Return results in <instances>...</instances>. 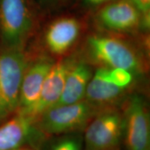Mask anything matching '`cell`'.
<instances>
[{"instance_id":"d6986e66","label":"cell","mask_w":150,"mask_h":150,"mask_svg":"<svg viewBox=\"0 0 150 150\" xmlns=\"http://www.w3.org/2000/svg\"><path fill=\"white\" fill-rule=\"evenodd\" d=\"M24 150H32V149H24Z\"/></svg>"},{"instance_id":"ac0fdd59","label":"cell","mask_w":150,"mask_h":150,"mask_svg":"<svg viewBox=\"0 0 150 150\" xmlns=\"http://www.w3.org/2000/svg\"><path fill=\"white\" fill-rule=\"evenodd\" d=\"M144 16H150V0H129Z\"/></svg>"},{"instance_id":"8992f818","label":"cell","mask_w":150,"mask_h":150,"mask_svg":"<svg viewBox=\"0 0 150 150\" xmlns=\"http://www.w3.org/2000/svg\"><path fill=\"white\" fill-rule=\"evenodd\" d=\"M101 109L85 99L74 104L54 106L36 118L35 125L46 136L83 132Z\"/></svg>"},{"instance_id":"8fae6325","label":"cell","mask_w":150,"mask_h":150,"mask_svg":"<svg viewBox=\"0 0 150 150\" xmlns=\"http://www.w3.org/2000/svg\"><path fill=\"white\" fill-rule=\"evenodd\" d=\"M76 58V51L71 55L55 62L46 76L38 99L29 114L30 117L35 120L40 114L57 103L63 92L67 74Z\"/></svg>"},{"instance_id":"30bf717a","label":"cell","mask_w":150,"mask_h":150,"mask_svg":"<svg viewBox=\"0 0 150 150\" xmlns=\"http://www.w3.org/2000/svg\"><path fill=\"white\" fill-rule=\"evenodd\" d=\"M29 54L31 59L22 79L16 112L27 116L36 104L46 76L56 61L45 54Z\"/></svg>"},{"instance_id":"7a4b0ae2","label":"cell","mask_w":150,"mask_h":150,"mask_svg":"<svg viewBox=\"0 0 150 150\" xmlns=\"http://www.w3.org/2000/svg\"><path fill=\"white\" fill-rule=\"evenodd\" d=\"M89 28L87 16L70 9L48 15L26 49L57 61L76 51Z\"/></svg>"},{"instance_id":"4fadbf2b","label":"cell","mask_w":150,"mask_h":150,"mask_svg":"<svg viewBox=\"0 0 150 150\" xmlns=\"http://www.w3.org/2000/svg\"><path fill=\"white\" fill-rule=\"evenodd\" d=\"M95 69L77 54L76 61L67 74L61 97L54 106L74 104L85 99L86 88Z\"/></svg>"},{"instance_id":"3957f363","label":"cell","mask_w":150,"mask_h":150,"mask_svg":"<svg viewBox=\"0 0 150 150\" xmlns=\"http://www.w3.org/2000/svg\"><path fill=\"white\" fill-rule=\"evenodd\" d=\"M44 18L35 0H0V48L25 50Z\"/></svg>"},{"instance_id":"6da1fadb","label":"cell","mask_w":150,"mask_h":150,"mask_svg":"<svg viewBox=\"0 0 150 150\" xmlns=\"http://www.w3.org/2000/svg\"><path fill=\"white\" fill-rule=\"evenodd\" d=\"M76 52L94 68L129 71L140 89L149 74V33L128 36L89 28Z\"/></svg>"},{"instance_id":"52a82bcc","label":"cell","mask_w":150,"mask_h":150,"mask_svg":"<svg viewBox=\"0 0 150 150\" xmlns=\"http://www.w3.org/2000/svg\"><path fill=\"white\" fill-rule=\"evenodd\" d=\"M120 108L124 119L123 142L127 150H150V113L145 93L133 90Z\"/></svg>"},{"instance_id":"5bb4252c","label":"cell","mask_w":150,"mask_h":150,"mask_svg":"<svg viewBox=\"0 0 150 150\" xmlns=\"http://www.w3.org/2000/svg\"><path fill=\"white\" fill-rule=\"evenodd\" d=\"M38 150H83V132L47 136Z\"/></svg>"},{"instance_id":"277c9868","label":"cell","mask_w":150,"mask_h":150,"mask_svg":"<svg viewBox=\"0 0 150 150\" xmlns=\"http://www.w3.org/2000/svg\"><path fill=\"white\" fill-rule=\"evenodd\" d=\"M90 29L138 36L149 33L150 16H144L129 0H111L88 16Z\"/></svg>"},{"instance_id":"2e32d148","label":"cell","mask_w":150,"mask_h":150,"mask_svg":"<svg viewBox=\"0 0 150 150\" xmlns=\"http://www.w3.org/2000/svg\"><path fill=\"white\" fill-rule=\"evenodd\" d=\"M35 3L45 16L60 11L67 10L70 7L73 0H35Z\"/></svg>"},{"instance_id":"9c48e42d","label":"cell","mask_w":150,"mask_h":150,"mask_svg":"<svg viewBox=\"0 0 150 150\" xmlns=\"http://www.w3.org/2000/svg\"><path fill=\"white\" fill-rule=\"evenodd\" d=\"M46 136L33 117L16 112L0 124V150H38Z\"/></svg>"},{"instance_id":"e0dca14e","label":"cell","mask_w":150,"mask_h":150,"mask_svg":"<svg viewBox=\"0 0 150 150\" xmlns=\"http://www.w3.org/2000/svg\"><path fill=\"white\" fill-rule=\"evenodd\" d=\"M111 0H73L68 9L88 16L99 7Z\"/></svg>"},{"instance_id":"ba28073f","label":"cell","mask_w":150,"mask_h":150,"mask_svg":"<svg viewBox=\"0 0 150 150\" xmlns=\"http://www.w3.org/2000/svg\"><path fill=\"white\" fill-rule=\"evenodd\" d=\"M123 137L121 108H102L83 131V150H120Z\"/></svg>"},{"instance_id":"5b68a950","label":"cell","mask_w":150,"mask_h":150,"mask_svg":"<svg viewBox=\"0 0 150 150\" xmlns=\"http://www.w3.org/2000/svg\"><path fill=\"white\" fill-rule=\"evenodd\" d=\"M31 56L27 50L0 48V124L16 113Z\"/></svg>"},{"instance_id":"7c38bea8","label":"cell","mask_w":150,"mask_h":150,"mask_svg":"<svg viewBox=\"0 0 150 150\" xmlns=\"http://www.w3.org/2000/svg\"><path fill=\"white\" fill-rule=\"evenodd\" d=\"M134 89L136 88H122L110 83L104 76V67H97L87 86L85 99L99 108L120 107Z\"/></svg>"},{"instance_id":"9a60e30c","label":"cell","mask_w":150,"mask_h":150,"mask_svg":"<svg viewBox=\"0 0 150 150\" xmlns=\"http://www.w3.org/2000/svg\"><path fill=\"white\" fill-rule=\"evenodd\" d=\"M104 68V76L110 83L122 88L140 89L132 73L122 68Z\"/></svg>"}]
</instances>
